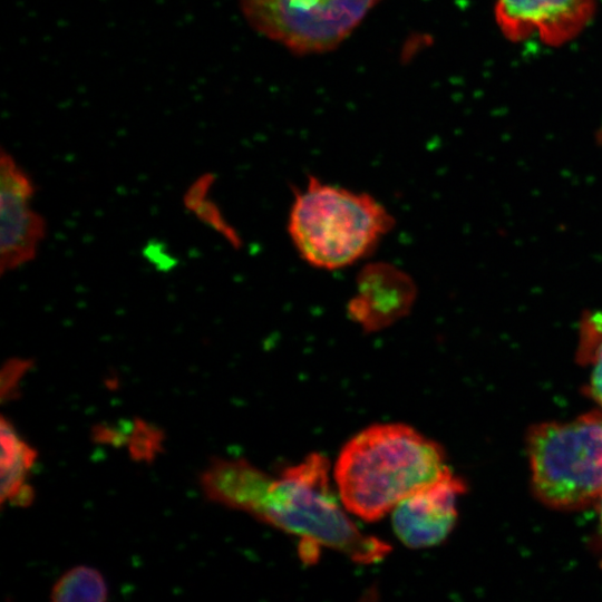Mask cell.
<instances>
[{
    "label": "cell",
    "mask_w": 602,
    "mask_h": 602,
    "mask_svg": "<svg viewBox=\"0 0 602 602\" xmlns=\"http://www.w3.org/2000/svg\"><path fill=\"white\" fill-rule=\"evenodd\" d=\"M593 0H498L496 17L512 40L537 36L550 45L573 38L589 21Z\"/></svg>",
    "instance_id": "9"
},
{
    "label": "cell",
    "mask_w": 602,
    "mask_h": 602,
    "mask_svg": "<svg viewBox=\"0 0 602 602\" xmlns=\"http://www.w3.org/2000/svg\"><path fill=\"white\" fill-rule=\"evenodd\" d=\"M531 486L545 506L579 511L602 495V409L545 421L526 434Z\"/></svg>",
    "instance_id": "4"
},
{
    "label": "cell",
    "mask_w": 602,
    "mask_h": 602,
    "mask_svg": "<svg viewBox=\"0 0 602 602\" xmlns=\"http://www.w3.org/2000/svg\"><path fill=\"white\" fill-rule=\"evenodd\" d=\"M193 213L207 226L222 234L234 247L241 245L236 231L224 220L220 208L211 200L203 201Z\"/></svg>",
    "instance_id": "14"
},
{
    "label": "cell",
    "mask_w": 602,
    "mask_h": 602,
    "mask_svg": "<svg viewBox=\"0 0 602 602\" xmlns=\"http://www.w3.org/2000/svg\"><path fill=\"white\" fill-rule=\"evenodd\" d=\"M30 176L3 148L0 157V264L2 274L33 260L46 222L30 205Z\"/></svg>",
    "instance_id": "6"
},
{
    "label": "cell",
    "mask_w": 602,
    "mask_h": 602,
    "mask_svg": "<svg viewBox=\"0 0 602 602\" xmlns=\"http://www.w3.org/2000/svg\"><path fill=\"white\" fill-rule=\"evenodd\" d=\"M579 334L577 361L591 366L584 391L602 409V311H585Z\"/></svg>",
    "instance_id": "11"
},
{
    "label": "cell",
    "mask_w": 602,
    "mask_h": 602,
    "mask_svg": "<svg viewBox=\"0 0 602 602\" xmlns=\"http://www.w3.org/2000/svg\"><path fill=\"white\" fill-rule=\"evenodd\" d=\"M213 174H204L187 188L184 195V205L188 211L193 212L203 201L207 198V194L213 185Z\"/></svg>",
    "instance_id": "16"
},
{
    "label": "cell",
    "mask_w": 602,
    "mask_h": 602,
    "mask_svg": "<svg viewBox=\"0 0 602 602\" xmlns=\"http://www.w3.org/2000/svg\"><path fill=\"white\" fill-rule=\"evenodd\" d=\"M595 506H596L598 516H599V527H600V532L602 534V495L600 496V498L595 503Z\"/></svg>",
    "instance_id": "18"
},
{
    "label": "cell",
    "mask_w": 602,
    "mask_h": 602,
    "mask_svg": "<svg viewBox=\"0 0 602 602\" xmlns=\"http://www.w3.org/2000/svg\"><path fill=\"white\" fill-rule=\"evenodd\" d=\"M108 585L95 567L76 565L64 572L50 590L52 602H105Z\"/></svg>",
    "instance_id": "12"
},
{
    "label": "cell",
    "mask_w": 602,
    "mask_h": 602,
    "mask_svg": "<svg viewBox=\"0 0 602 602\" xmlns=\"http://www.w3.org/2000/svg\"><path fill=\"white\" fill-rule=\"evenodd\" d=\"M33 488L26 484L11 497L9 502L16 506H28L33 502Z\"/></svg>",
    "instance_id": "17"
},
{
    "label": "cell",
    "mask_w": 602,
    "mask_h": 602,
    "mask_svg": "<svg viewBox=\"0 0 602 602\" xmlns=\"http://www.w3.org/2000/svg\"><path fill=\"white\" fill-rule=\"evenodd\" d=\"M1 443V504L3 505L23 486L37 458V450L25 441L12 423L4 416L0 423Z\"/></svg>",
    "instance_id": "10"
},
{
    "label": "cell",
    "mask_w": 602,
    "mask_h": 602,
    "mask_svg": "<svg viewBox=\"0 0 602 602\" xmlns=\"http://www.w3.org/2000/svg\"><path fill=\"white\" fill-rule=\"evenodd\" d=\"M452 472L444 448L405 424H376L341 448L333 466L347 511L377 522L407 496Z\"/></svg>",
    "instance_id": "2"
},
{
    "label": "cell",
    "mask_w": 602,
    "mask_h": 602,
    "mask_svg": "<svg viewBox=\"0 0 602 602\" xmlns=\"http://www.w3.org/2000/svg\"><path fill=\"white\" fill-rule=\"evenodd\" d=\"M411 278L386 262L365 265L357 276L348 317L367 332L382 330L406 317L416 300Z\"/></svg>",
    "instance_id": "8"
},
{
    "label": "cell",
    "mask_w": 602,
    "mask_h": 602,
    "mask_svg": "<svg viewBox=\"0 0 602 602\" xmlns=\"http://www.w3.org/2000/svg\"><path fill=\"white\" fill-rule=\"evenodd\" d=\"M32 361L14 358L6 361L1 369V399H10L17 392V388L23 376L31 368Z\"/></svg>",
    "instance_id": "15"
},
{
    "label": "cell",
    "mask_w": 602,
    "mask_h": 602,
    "mask_svg": "<svg viewBox=\"0 0 602 602\" xmlns=\"http://www.w3.org/2000/svg\"><path fill=\"white\" fill-rule=\"evenodd\" d=\"M129 438V449L135 459H151L161 449V431L153 426L136 423Z\"/></svg>",
    "instance_id": "13"
},
{
    "label": "cell",
    "mask_w": 602,
    "mask_h": 602,
    "mask_svg": "<svg viewBox=\"0 0 602 602\" xmlns=\"http://www.w3.org/2000/svg\"><path fill=\"white\" fill-rule=\"evenodd\" d=\"M288 233L303 261L323 270L365 258L394 226V217L373 196L310 176L293 193Z\"/></svg>",
    "instance_id": "3"
},
{
    "label": "cell",
    "mask_w": 602,
    "mask_h": 602,
    "mask_svg": "<svg viewBox=\"0 0 602 602\" xmlns=\"http://www.w3.org/2000/svg\"><path fill=\"white\" fill-rule=\"evenodd\" d=\"M379 0H239L241 12L260 35L294 54L337 48Z\"/></svg>",
    "instance_id": "5"
},
{
    "label": "cell",
    "mask_w": 602,
    "mask_h": 602,
    "mask_svg": "<svg viewBox=\"0 0 602 602\" xmlns=\"http://www.w3.org/2000/svg\"><path fill=\"white\" fill-rule=\"evenodd\" d=\"M198 483L210 502L297 536L303 552L309 550L310 562L318 547L333 550L361 565L379 563L391 551L389 544L365 534L353 523L332 487L329 460L320 453L309 454L278 476L243 458L214 457L201 472Z\"/></svg>",
    "instance_id": "1"
},
{
    "label": "cell",
    "mask_w": 602,
    "mask_h": 602,
    "mask_svg": "<svg viewBox=\"0 0 602 602\" xmlns=\"http://www.w3.org/2000/svg\"><path fill=\"white\" fill-rule=\"evenodd\" d=\"M465 491V482L449 472L407 496L390 512L396 536L412 550L439 545L456 525L457 501Z\"/></svg>",
    "instance_id": "7"
}]
</instances>
